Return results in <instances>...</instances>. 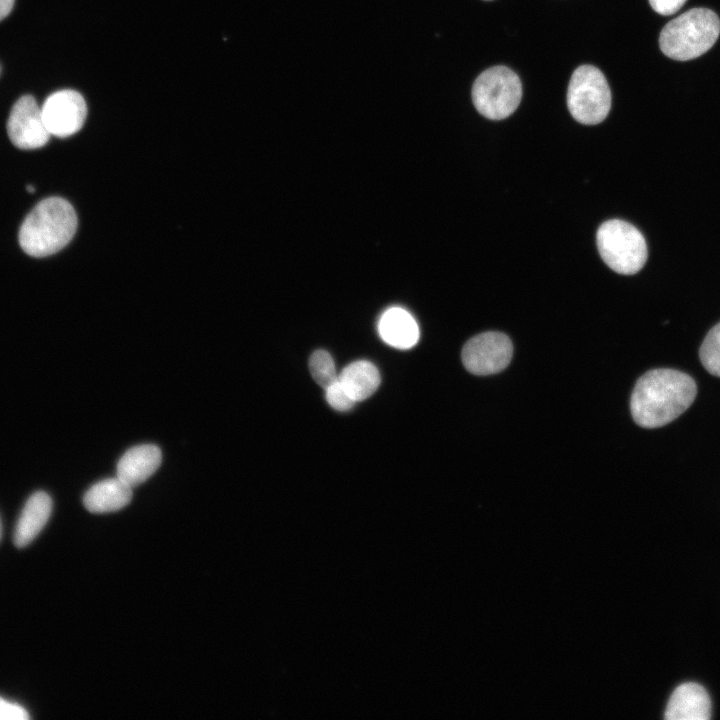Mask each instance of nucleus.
Listing matches in <instances>:
<instances>
[{"label": "nucleus", "instance_id": "2", "mask_svg": "<svg viewBox=\"0 0 720 720\" xmlns=\"http://www.w3.org/2000/svg\"><path fill=\"white\" fill-rule=\"evenodd\" d=\"M77 229L72 205L60 197L40 201L27 215L19 230L22 250L33 257L52 255L64 248Z\"/></svg>", "mask_w": 720, "mask_h": 720}, {"label": "nucleus", "instance_id": "10", "mask_svg": "<svg viewBox=\"0 0 720 720\" xmlns=\"http://www.w3.org/2000/svg\"><path fill=\"white\" fill-rule=\"evenodd\" d=\"M711 700L706 690L694 682L679 685L671 694L665 710L668 720H708Z\"/></svg>", "mask_w": 720, "mask_h": 720}, {"label": "nucleus", "instance_id": "18", "mask_svg": "<svg viewBox=\"0 0 720 720\" xmlns=\"http://www.w3.org/2000/svg\"><path fill=\"white\" fill-rule=\"evenodd\" d=\"M325 397L333 409L342 412L350 410L356 403L338 380L325 389Z\"/></svg>", "mask_w": 720, "mask_h": 720}, {"label": "nucleus", "instance_id": "20", "mask_svg": "<svg viewBox=\"0 0 720 720\" xmlns=\"http://www.w3.org/2000/svg\"><path fill=\"white\" fill-rule=\"evenodd\" d=\"M685 2L686 0H649L653 10L663 16L676 13Z\"/></svg>", "mask_w": 720, "mask_h": 720}, {"label": "nucleus", "instance_id": "4", "mask_svg": "<svg viewBox=\"0 0 720 720\" xmlns=\"http://www.w3.org/2000/svg\"><path fill=\"white\" fill-rule=\"evenodd\" d=\"M596 242L602 260L619 274H635L646 263L648 251L645 238L626 221L611 219L602 223Z\"/></svg>", "mask_w": 720, "mask_h": 720}, {"label": "nucleus", "instance_id": "14", "mask_svg": "<svg viewBox=\"0 0 720 720\" xmlns=\"http://www.w3.org/2000/svg\"><path fill=\"white\" fill-rule=\"evenodd\" d=\"M378 332L388 345L397 349H409L419 339V328L413 316L403 308L392 307L379 319Z\"/></svg>", "mask_w": 720, "mask_h": 720}, {"label": "nucleus", "instance_id": "13", "mask_svg": "<svg viewBox=\"0 0 720 720\" xmlns=\"http://www.w3.org/2000/svg\"><path fill=\"white\" fill-rule=\"evenodd\" d=\"M132 499V487L117 476L92 485L83 496V504L91 513L114 512Z\"/></svg>", "mask_w": 720, "mask_h": 720}, {"label": "nucleus", "instance_id": "1", "mask_svg": "<svg viewBox=\"0 0 720 720\" xmlns=\"http://www.w3.org/2000/svg\"><path fill=\"white\" fill-rule=\"evenodd\" d=\"M696 393V383L686 373L667 368L649 370L632 391V417L644 428L664 426L690 407Z\"/></svg>", "mask_w": 720, "mask_h": 720}, {"label": "nucleus", "instance_id": "16", "mask_svg": "<svg viewBox=\"0 0 720 720\" xmlns=\"http://www.w3.org/2000/svg\"><path fill=\"white\" fill-rule=\"evenodd\" d=\"M309 370L315 382L324 389L338 380L334 360L325 350H316L311 354Z\"/></svg>", "mask_w": 720, "mask_h": 720}, {"label": "nucleus", "instance_id": "21", "mask_svg": "<svg viewBox=\"0 0 720 720\" xmlns=\"http://www.w3.org/2000/svg\"><path fill=\"white\" fill-rule=\"evenodd\" d=\"M14 0H0V21L11 12Z\"/></svg>", "mask_w": 720, "mask_h": 720}, {"label": "nucleus", "instance_id": "5", "mask_svg": "<svg viewBox=\"0 0 720 720\" xmlns=\"http://www.w3.org/2000/svg\"><path fill=\"white\" fill-rule=\"evenodd\" d=\"M522 98V84L518 75L505 66L483 71L472 87V101L476 110L491 120L509 117Z\"/></svg>", "mask_w": 720, "mask_h": 720}, {"label": "nucleus", "instance_id": "15", "mask_svg": "<svg viewBox=\"0 0 720 720\" xmlns=\"http://www.w3.org/2000/svg\"><path fill=\"white\" fill-rule=\"evenodd\" d=\"M338 381L356 401L370 397L380 385V374L376 366L366 360L350 363L338 375Z\"/></svg>", "mask_w": 720, "mask_h": 720}, {"label": "nucleus", "instance_id": "23", "mask_svg": "<svg viewBox=\"0 0 720 720\" xmlns=\"http://www.w3.org/2000/svg\"><path fill=\"white\" fill-rule=\"evenodd\" d=\"M1 535H2V525H1V520H0V539H1Z\"/></svg>", "mask_w": 720, "mask_h": 720}, {"label": "nucleus", "instance_id": "22", "mask_svg": "<svg viewBox=\"0 0 720 720\" xmlns=\"http://www.w3.org/2000/svg\"><path fill=\"white\" fill-rule=\"evenodd\" d=\"M26 189H27V191H28L29 193H33V192L35 191V189H34V187H33L32 185H28V186L26 187Z\"/></svg>", "mask_w": 720, "mask_h": 720}, {"label": "nucleus", "instance_id": "8", "mask_svg": "<svg viewBox=\"0 0 720 720\" xmlns=\"http://www.w3.org/2000/svg\"><path fill=\"white\" fill-rule=\"evenodd\" d=\"M41 112L49 133L63 138L82 128L87 116V106L80 93L65 89L48 96Z\"/></svg>", "mask_w": 720, "mask_h": 720}, {"label": "nucleus", "instance_id": "7", "mask_svg": "<svg viewBox=\"0 0 720 720\" xmlns=\"http://www.w3.org/2000/svg\"><path fill=\"white\" fill-rule=\"evenodd\" d=\"M513 355L507 335L497 331L478 334L469 339L461 353L464 367L474 375H491L504 370Z\"/></svg>", "mask_w": 720, "mask_h": 720}, {"label": "nucleus", "instance_id": "17", "mask_svg": "<svg viewBox=\"0 0 720 720\" xmlns=\"http://www.w3.org/2000/svg\"><path fill=\"white\" fill-rule=\"evenodd\" d=\"M699 357L710 374L720 377V322L707 333L700 347Z\"/></svg>", "mask_w": 720, "mask_h": 720}, {"label": "nucleus", "instance_id": "3", "mask_svg": "<svg viewBox=\"0 0 720 720\" xmlns=\"http://www.w3.org/2000/svg\"><path fill=\"white\" fill-rule=\"evenodd\" d=\"M720 34L717 14L707 8H693L668 22L659 36L661 51L677 61L695 59L706 53Z\"/></svg>", "mask_w": 720, "mask_h": 720}, {"label": "nucleus", "instance_id": "19", "mask_svg": "<svg viewBox=\"0 0 720 720\" xmlns=\"http://www.w3.org/2000/svg\"><path fill=\"white\" fill-rule=\"evenodd\" d=\"M29 717L23 706L0 696V720H27Z\"/></svg>", "mask_w": 720, "mask_h": 720}, {"label": "nucleus", "instance_id": "11", "mask_svg": "<svg viewBox=\"0 0 720 720\" xmlns=\"http://www.w3.org/2000/svg\"><path fill=\"white\" fill-rule=\"evenodd\" d=\"M162 453L154 444L128 449L117 464V477L132 488L145 482L159 468Z\"/></svg>", "mask_w": 720, "mask_h": 720}, {"label": "nucleus", "instance_id": "9", "mask_svg": "<svg viewBox=\"0 0 720 720\" xmlns=\"http://www.w3.org/2000/svg\"><path fill=\"white\" fill-rule=\"evenodd\" d=\"M7 133L11 142L20 149H37L48 142L51 134L44 123L41 108L32 96H22L15 102L8 117Z\"/></svg>", "mask_w": 720, "mask_h": 720}, {"label": "nucleus", "instance_id": "12", "mask_svg": "<svg viewBox=\"0 0 720 720\" xmlns=\"http://www.w3.org/2000/svg\"><path fill=\"white\" fill-rule=\"evenodd\" d=\"M52 506L50 495L44 491H36L27 499L14 529L16 547H26L37 537L50 518Z\"/></svg>", "mask_w": 720, "mask_h": 720}, {"label": "nucleus", "instance_id": "6", "mask_svg": "<svg viewBox=\"0 0 720 720\" xmlns=\"http://www.w3.org/2000/svg\"><path fill=\"white\" fill-rule=\"evenodd\" d=\"M567 106L573 118L585 125L602 122L611 108V92L603 73L591 65L579 66L567 90Z\"/></svg>", "mask_w": 720, "mask_h": 720}]
</instances>
